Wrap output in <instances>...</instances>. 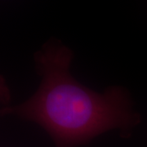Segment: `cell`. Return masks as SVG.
Here are the masks:
<instances>
[{"label":"cell","instance_id":"cell-1","mask_svg":"<svg viewBox=\"0 0 147 147\" xmlns=\"http://www.w3.org/2000/svg\"><path fill=\"white\" fill-rule=\"evenodd\" d=\"M42 80L26 101L0 110L41 126L57 147H76L112 129L125 132L138 121L125 90L113 87L97 93L79 84L69 73L70 49L47 42L34 54Z\"/></svg>","mask_w":147,"mask_h":147},{"label":"cell","instance_id":"cell-2","mask_svg":"<svg viewBox=\"0 0 147 147\" xmlns=\"http://www.w3.org/2000/svg\"><path fill=\"white\" fill-rule=\"evenodd\" d=\"M11 100V92L6 79L0 75V103L7 105Z\"/></svg>","mask_w":147,"mask_h":147}]
</instances>
